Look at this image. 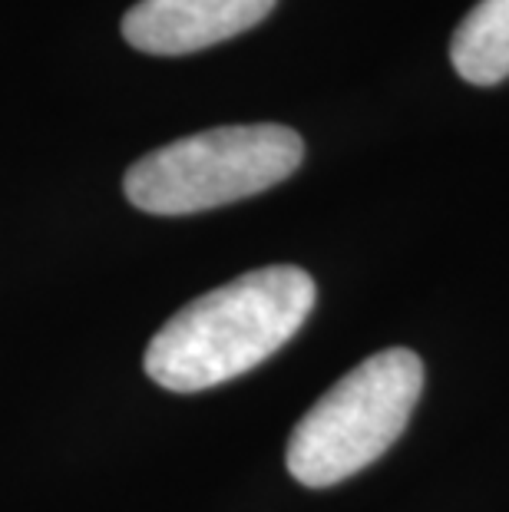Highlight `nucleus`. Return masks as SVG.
I'll return each instance as SVG.
<instances>
[{"label": "nucleus", "instance_id": "nucleus-5", "mask_svg": "<svg viewBox=\"0 0 509 512\" xmlns=\"http://www.w3.org/2000/svg\"><path fill=\"white\" fill-rule=\"evenodd\" d=\"M450 60L473 86L509 76V0H480L450 40Z\"/></svg>", "mask_w": 509, "mask_h": 512}, {"label": "nucleus", "instance_id": "nucleus-4", "mask_svg": "<svg viewBox=\"0 0 509 512\" xmlns=\"http://www.w3.org/2000/svg\"><path fill=\"white\" fill-rule=\"evenodd\" d=\"M278 0H139L123 17L129 47L153 57H186L232 40L272 14Z\"/></svg>", "mask_w": 509, "mask_h": 512}, {"label": "nucleus", "instance_id": "nucleus-3", "mask_svg": "<svg viewBox=\"0 0 509 512\" xmlns=\"http://www.w3.org/2000/svg\"><path fill=\"white\" fill-rule=\"evenodd\" d=\"M301 159L305 143L288 126H219L149 152L129 166L123 189L149 215H192L272 189Z\"/></svg>", "mask_w": 509, "mask_h": 512}, {"label": "nucleus", "instance_id": "nucleus-2", "mask_svg": "<svg viewBox=\"0 0 509 512\" xmlns=\"http://www.w3.org/2000/svg\"><path fill=\"white\" fill-rule=\"evenodd\" d=\"M424 390V364L407 347L367 357L298 420L288 440V473L324 489L361 473L391 450Z\"/></svg>", "mask_w": 509, "mask_h": 512}, {"label": "nucleus", "instance_id": "nucleus-1", "mask_svg": "<svg viewBox=\"0 0 509 512\" xmlns=\"http://www.w3.org/2000/svg\"><path fill=\"white\" fill-rule=\"evenodd\" d=\"M314 298L311 275L295 265L238 275L162 324L146 347V374L176 394H199L242 377L298 334Z\"/></svg>", "mask_w": 509, "mask_h": 512}]
</instances>
